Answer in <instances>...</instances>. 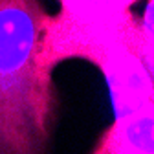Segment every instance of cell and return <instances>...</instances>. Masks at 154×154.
Instances as JSON below:
<instances>
[{"label":"cell","mask_w":154,"mask_h":154,"mask_svg":"<svg viewBox=\"0 0 154 154\" xmlns=\"http://www.w3.org/2000/svg\"><path fill=\"white\" fill-rule=\"evenodd\" d=\"M59 17H50L42 64L51 72L68 57L97 64L112 92L116 118L152 105V29L136 22V0H61Z\"/></svg>","instance_id":"cell-1"},{"label":"cell","mask_w":154,"mask_h":154,"mask_svg":"<svg viewBox=\"0 0 154 154\" xmlns=\"http://www.w3.org/2000/svg\"><path fill=\"white\" fill-rule=\"evenodd\" d=\"M50 15L38 0H0V154H44L57 90L42 64Z\"/></svg>","instance_id":"cell-2"},{"label":"cell","mask_w":154,"mask_h":154,"mask_svg":"<svg viewBox=\"0 0 154 154\" xmlns=\"http://www.w3.org/2000/svg\"><path fill=\"white\" fill-rule=\"evenodd\" d=\"M92 154H152V105L118 116Z\"/></svg>","instance_id":"cell-3"}]
</instances>
